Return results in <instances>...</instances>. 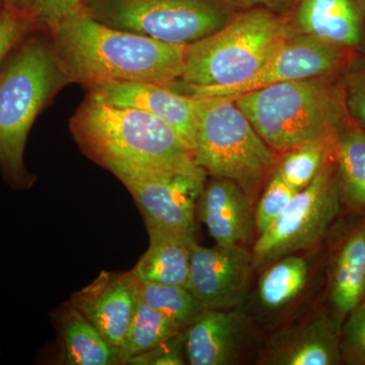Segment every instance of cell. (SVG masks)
I'll list each match as a JSON object with an SVG mask.
<instances>
[{"label":"cell","instance_id":"6da1fadb","mask_svg":"<svg viewBox=\"0 0 365 365\" xmlns=\"http://www.w3.org/2000/svg\"><path fill=\"white\" fill-rule=\"evenodd\" d=\"M48 36L71 83L88 88L132 83L169 86L184 73L187 45L111 28L81 9L64 19Z\"/></svg>","mask_w":365,"mask_h":365},{"label":"cell","instance_id":"7a4b0ae2","mask_svg":"<svg viewBox=\"0 0 365 365\" xmlns=\"http://www.w3.org/2000/svg\"><path fill=\"white\" fill-rule=\"evenodd\" d=\"M69 128L86 157L114 176L143 170L207 175L182 137L143 110L110 105L88 93Z\"/></svg>","mask_w":365,"mask_h":365},{"label":"cell","instance_id":"3957f363","mask_svg":"<svg viewBox=\"0 0 365 365\" xmlns=\"http://www.w3.org/2000/svg\"><path fill=\"white\" fill-rule=\"evenodd\" d=\"M44 35L29 34L0 66V170L14 189L35 182L25 165L29 133L46 106L71 83Z\"/></svg>","mask_w":365,"mask_h":365},{"label":"cell","instance_id":"277c9868","mask_svg":"<svg viewBox=\"0 0 365 365\" xmlns=\"http://www.w3.org/2000/svg\"><path fill=\"white\" fill-rule=\"evenodd\" d=\"M234 100L269 148L280 153L337 137L346 126L344 93L329 76L285 81Z\"/></svg>","mask_w":365,"mask_h":365},{"label":"cell","instance_id":"5b68a950","mask_svg":"<svg viewBox=\"0 0 365 365\" xmlns=\"http://www.w3.org/2000/svg\"><path fill=\"white\" fill-rule=\"evenodd\" d=\"M290 36L285 16L266 7L248 9L186 46L184 73L178 83L194 88L240 85L253 78Z\"/></svg>","mask_w":365,"mask_h":365},{"label":"cell","instance_id":"8992f818","mask_svg":"<svg viewBox=\"0 0 365 365\" xmlns=\"http://www.w3.org/2000/svg\"><path fill=\"white\" fill-rule=\"evenodd\" d=\"M192 97L195 117L193 157L196 165L213 178L237 182L252 198L273 172V150L255 130L234 98Z\"/></svg>","mask_w":365,"mask_h":365},{"label":"cell","instance_id":"52a82bcc","mask_svg":"<svg viewBox=\"0 0 365 365\" xmlns=\"http://www.w3.org/2000/svg\"><path fill=\"white\" fill-rule=\"evenodd\" d=\"M81 11L111 28L175 45L207 37L232 19L220 0H86Z\"/></svg>","mask_w":365,"mask_h":365},{"label":"cell","instance_id":"ba28073f","mask_svg":"<svg viewBox=\"0 0 365 365\" xmlns=\"http://www.w3.org/2000/svg\"><path fill=\"white\" fill-rule=\"evenodd\" d=\"M337 165L327 162L313 182L295 194L279 217L258 235L252 249L254 270L314 246L340 211Z\"/></svg>","mask_w":365,"mask_h":365},{"label":"cell","instance_id":"9c48e42d","mask_svg":"<svg viewBox=\"0 0 365 365\" xmlns=\"http://www.w3.org/2000/svg\"><path fill=\"white\" fill-rule=\"evenodd\" d=\"M349 59V49L302 34L290 36L256 74L240 85L194 88L182 85L187 95L237 98L285 81L333 76Z\"/></svg>","mask_w":365,"mask_h":365},{"label":"cell","instance_id":"30bf717a","mask_svg":"<svg viewBox=\"0 0 365 365\" xmlns=\"http://www.w3.org/2000/svg\"><path fill=\"white\" fill-rule=\"evenodd\" d=\"M206 176L162 170L119 175L146 225L195 237V209Z\"/></svg>","mask_w":365,"mask_h":365},{"label":"cell","instance_id":"8fae6325","mask_svg":"<svg viewBox=\"0 0 365 365\" xmlns=\"http://www.w3.org/2000/svg\"><path fill=\"white\" fill-rule=\"evenodd\" d=\"M253 269L247 246L192 248L188 289L207 309H232L244 302Z\"/></svg>","mask_w":365,"mask_h":365},{"label":"cell","instance_id":"7c38bea8","mask_svg":"<svg viewBox=\"0 0 365 365\" xmlns=\"http://www.w3.org/2000/svg\"><path fill=\"white\" fill-rule=\"evenodd\" d=\"M140 280L133 270L103 271L71 297L69 306L83 314L108 342L121 349L139 299Z\"/></svg>","mask_w":365,"mask_h":365},{"label":"cell","instance_id":"4fadbf2b","mask_svg":"<svg viewBox=\"0 0 365 365\" xmlns=\"http://www.w3.org/2000/svg\"><path fill=\"white\" fill-rule=\"evenodd\" d=\"M88 91L108 104L143 110L160 118L182 137L193 153L195 117L192 96L150 83L98 86Z\"/></svg>","mask_w":365,"mask_h":365},{"label":"cell","instance_id":"5bb4252c","mask_svg":"<svg viewBox=\"0 0 365 365\" xmlns=\"http://www.w3.org/2000/svg\"><path fill=\"white\" fill-rule=\"evenodd\" d=\"M199 215L220 246H248L253 241L256 225L252 199L232 180L212 177L204 184Z\"/></svg>","mask_w":365,"mask_h":365},{"label":"cell","instance_id":"9a60e30c","mask_svg":"<svg viewBox=\"0 0 365 365\" xmlns=\"http://www.w3.org/2000/svg\"><path fill=\"white\" fill-rule=\"evenodd\" d=\"M273 365H336L342 361L335 323L319 314L274 336L263 355Z\"/></svg>","mask_w":365,"mask_h":365},{"label":"cell","instance_id":"2e32d148","mask_svg":"<svg viewBox=\"0 0 365 365\" xmlns=\"http://www.w3.org/2000/svg\"><path fill=\"white\" fill-rule=\"evenodd\" d=\"M244 317L232 309H206L185 329V350L190 364H235L245 338Z\"/></svg>","mask_w":365,"mask_h":365},{"label":"cell","instance_id":"e0dca14e","mask_svg":"<svg viewBox=\"0 0 365 365\" xmlns=\"http://www.w3.org/2000/svg\"><path fill=\"white\" fill-rule=\"evenodd\" d=\"M295 21L302 34L346 49L359 47L364 40L354 0H300Z\"/></svg>","mask_w":365,"mask_h":365},{"label":"cell","instance_id":"ac0fdd59","mask_svg":"<svg viewBox=\"0 0 365 365\" xmlns=\"http://www.w3.org/2000/svg\"><path fill=\"white\" fill-rule=\"evenodd\" d=\"M150 247L133 269L143 282L188 287L190 262L195 237L146 225Z\"/></svg>","mask_w":365,"mask_h":365},{"label":"cell","instance_id":"d6986e66","mask_svg":"<svg viewBox=\"0 0 365 365\" xmlns=\"http://www.w3.org/2000/svg\"><path fill=\"white\" fill-rule=\"evenodd\" d=\"M66 364H124L122 350L112 345L74 307L67 304L60 319Z\"/></svg>","mask_w":365,"mask_h":365},{"label":"cell","instance_id":"ffe728a7","mask_svg":"<svg viewBox=\"0 0 365 365\" xmlns=\"http://www.w3.org/2000/svg\"><path fill=\"white\" fill-rule=\"evenodd\" d=\"M365 292V227L343 245L331 278L330 297L336 311L349 314L359 306Z\"/></svg>","mask_w":365,"mask_h":365},{"label":"cell","instance_id":"44dd1931","mask_svg":"<svg viewBox=\"0 0 365 365\" xmlns=\"http://www.w3.org/2000/svg\"><path fill=\"white\" fill-rule=\"evenodd\" d=\"M335 155L341 194L350 205L365 208V132L345 126L338 134Z\"/></svg>","mask_w":365,"mask_h":365},{"label":"cell","instance_id":"7402d4cb","mask_svg":"<svg viewBox=\"0 0 365 365\" xmlns=\"http://www.w3.org/2000/svg\"><path fill=\"white\" fill-rule=\"evenodd\" d=\"M309 274V262L304 257L292 254L278 259L262 274L259 299L268 309L287 306L306 287Z\"/></svg>","mask_w":365,"mask_h":365},{"label":"cell","instance_id":"603a6c76","mask_svg":"<svg viewBox=\"0 0 365 365\" xmlns=\"http://www.w3.org/2000/svg\"><path fill=\"white\" fill-rule=\"evenodd\" d=\"M182 331L174 321L146 304L140 295L123 347L124 364L155 349Z\"/></svg>","mask_w":365,"mask_h":365},{"label":"cell","instance_id":"cb8c5ba5","mask_svg":"<svg viewBox=\"0 0 365 365\" xmlns=\"http://www.w3.org/2000/svg\"><path fill=\"white\" fill-rule=\"evenodd\" d=\"M139 295L158 312L174 321L182 330L191 326L206 311L188 288L140 281Z\"/></svg>","mask_w":365,"mask_h":365},{"label":"cell","instance_id":"d4e9b609","mask_svg":"<svg viewBox=\"0 0 365 365\" xmlns=\"http://www.w3.org/2000/svg\"><path fill=\"white\" fill-rule=\"evenodd\" d=\"M336 140L337 137L300 144L287 151V155L275 169L292 189L299 192L313 182L328 162L330 151L335 148Z\"/></svg>","mask_w":365,"mask_h":365},{"label":"cell","instance_id":"484cf974","mask_svg":"<svg viewBox=\"0 0 365 365\" xmlns=\"http://www.w3.org/2000/svg\"><path fill=\"white\" fill-rule=\"evenodd\" d=\"M297 193V191L281 178L277 170L274 169L255 210V225L258 235L263 234L279 217Z\"/></svg>","mask_w":365,"mask_h":365},{"label":"cell","instance_id":"4316f807","mask_svg":"<svg viewBox=\"0 0 365 365\" xmlns=\"http://www.w3.org/2000/svg\"><path fill=\"white\" fill-rule=\"evenodd\" d=\"M340 348L342 360L348 364L365 365V300L350 312Z\"/></svg>","mask_w":365,"mask_h":365},{"label":"cell","instance_id":"83f0119b","mask_svg":"<svg viewBox=\"0 0 365 365\" xmlns=\"http://www.w3.org/2000/svg\"><path fill=\"white\" fill-rule=\"evenodd\" d=\"M31 14L37 30L50 33L71 14L83 9L86 0H30Z\"/></svg>","mask_w":365,"mask_h":365},{"label":"cell","instance_id":"f1b7e54d","mask_svg":"<svg viewBox=\"0 0 365 365\" xmlns=\"http://www.w3.org/2000/svg\"><path fill=\"white\" fill-rule=\"evenodd\" d=\"M35 30L37 28L30 16L6 7L0 9V66L16 45Z\"/></svg>","mask_w":365,"mask_h":365},{"label":"cell","instance_id":"f546056e","mask_svg":"<svg viewBox=\"0 0 365 365\" xmlns=\"http://www.w3.org/2000/svg\"><path fill=\"white\" fill-rule=\"evenodd\" d=\"M184 353H186V350H185V330H182L172 339L155 349L129 360L128 364L182 365L186 364Z\"/></svg>","mask_w":365,"mask_h":365},{"label":"cell","instance_id":"4dcf8cb0","mask_svg":"<svg viewBox=\"0 0 365 365\" xmlns=\"http://www.w3.org/2000/svg\"><path fill=\"white\" fill-rule=\"evenodd\" d=\"M344 101L347 112L357 123L365 127V67L348 79Z\"/></svg>","mask_w":365,"mask_h":365},{"label":"cell","instance_id":"1f68e13d","mask_svg":"<svg viewBox=\"0 0 365 365\" xmlns=\"http://www.w3.org/2000/svg\"><path fill=\"white\" fill-rule=\"evenodd\" d=\"M227 6L245 7V9H254V7H266L272 9L274 7L283 6L290 0H220Z\"/></svg>","mask_w":365,"mask_h":365},{"label":"cell","instance_id":"d6a6232c","mask_svg":"<svg viewBox=\"0 0 365 365\" xmlns=\"http://www.w3.org/2000/svg\"><path fill=\"white\" fill-rule=\"evenodd\" d=\"M4 7H6L7 9H11L14 13L30 16L32 19L30 0H4Z\"/></svg>","mask_w":365,"mask_h":365},{"label":"cell","instance_id":"836d02e7","mask_svg":"<svg viewBox=\"0 0 365 365\" xmlns=\"http://www.w3.org/2000/svg\"><path fill=\"white\" fill-rule=\"evenodd\" d=\"M2 7H4V0H0V9H2Z\"/></svg>","mask_w":365,"mask_h":365},{"label":"cell","instance_id":"e575fe53","mask_svg":"<svg viewBox=\"0 0 365 365\" xmlns=\"http://www.w3.org/2000/svg\"><path fill=\"white\" fill-rule=\"evenodd\" d=\"M364 299H365V292H364Z\"/></svg>","mask_w":365,"mask_h":365}]
</instances>
